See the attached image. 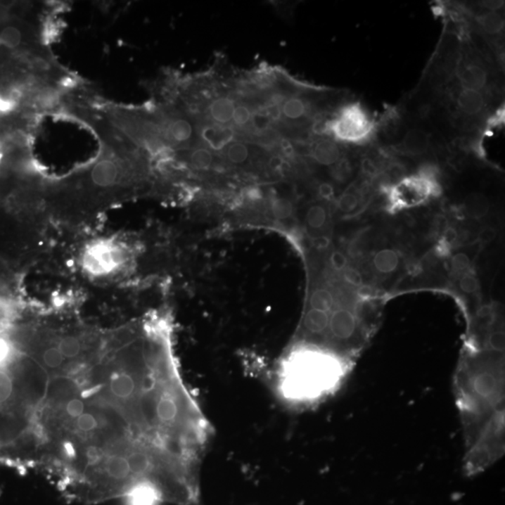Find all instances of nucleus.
<instances>
[{
	"label": "nucleus",
	"instance_id": "1",
	"mask_svg": "<svg viewBox=\"0 0 505 505\" xmlns=\"http://www.w3.org/2000/svg\"><path fill=\"white\" fill-rule=\"evenodd\" d=\"M353 362L320 346L291 343L275 369L274 388L293 408L321 404L340 390Z\"/></svg>",
	"mask_w": 505,
	"mask_h": 505
},
{
	"label": "nucleus",
	"instance_id": "2",
	"mask_svg": "<svg viewBox=\"0 0 505 505\" xmlns=\"http://www.w3.org/2000/svg\"><path fill=\"white\" fill-rule=\"evenodd\" d=\"M504 354L468 349L454 378L465 447L490 425L505 419Z\"/></svg>",
	"mask_w": 505,
	"mask_h": 505
},
{
	"label": "nucleus",
	"instance_id": "3",
	"mask_svg": "<svg viewBox=\"0 0 505 505\" xmlns=\"http://www.w3.org/2000/svg\"><path fill=\"white\" fill-rule=\"evenodd\" d=\"M439 95L451 124L459 132L479 135L486 129L496 96L462 87L455 79Z\"/></svg>",
	"mask_w": 505,
	"mask_h": 505
},
{
	"label": "nucleus",
	"instance_id": "4",
	"mask_svg": "<svg viewBox=\"0 0 505 505\" xmlns=\"http://www.w3.org/2000/svg\"><path fill=\"white\" fill-rule=\"evenodd\" d=\"M376 132V119L359 101H346L326 123V136L348 147H365L373 143Z\"/></svg>",
	"mask_w": 505,
	"mask_h": 505
},
{
	"label": "nucleus",
	"instance_id": "5",
	"mask_svg": "<svg viewBox=\"0 0 505 505\" xmlns=\"http://www.w3.org/2000/svg\"><path fill=\"white\" fill-rule=\"evenodd\" d=\"M384 192L387 195L388 209L391 212L424 205L441 195L438 169L433 164H425L418 172L404 175Z\"/></svg>",
	"mask_w": 505,
	"mask_h": 505
},
{
	"label": "nucleus",
	"instance_id": "6",
	"mask_svg": "<svg viewBox=\"0 0 505 505\" xmlns=\"http://www.w3.org/2000/svg\"><path fill=\"white\" fill-rule=\"evenodd\" d=\"M298 151L314 166L331 169L347 153L349 147L338 143L328 136L312 137L308 141H298Z\"/></svg>",
	"mask_w": 505,
	"mask_h": 505
},
{
	"label": "nucleus",
	"instance_id": "7",
	"mask_svg": "<svg viewBox=\"0 0 505 505\" xmlns=\"http://www.w3.org/2000/svg\"><path fill=\"white\" fill-rule=\"evenodd\" d=\"M385 147L399 158H421L433 151L434 139L430 132L421 127H413L405 132L395 143Z\"/></svg>",
	"mask_w": 505,
	"mask_h": 505
},
{
	"label": "nucleus",
	"instance_id": "8",
	"mask_svg": "<svg viewBox=\"0 0 505 505\" xmlns=\"http://www.w3.org/2000/svg\"><path fill=\"white\" fill-rule=\"evenodd\" d=\"M333 204L317 198L306 204L303 211V222L312 238L328 235L326 232L333 217Z\"/></svg>",
	"mask_w": 505,
	"mask_h": 505
},
{
	"label": "nucleus",
	"instance_id": "9",
	"mask_svg": "<svg viewBox=\"0 0 505 505\" xmlns=\"http://www.w3.org/2000/svg\"><path fill=\"white\" fill-rule=\"evenodd\" d=\"M402 264L401 252L392 248L377 249L370 260L371 271L379 278H387L395 274Z\"/></svg>",
	"mask_w": 505,
	"mask_h": 505
},
{
	"label": "nucleus",
	"instance_id": "10",
	"mask_svg": "<svg viewBox=\"0 0 505 505\" xmlns=\"http://www.w3.org/2000/svg\"><path fill=\"white\" fill-rule=\"evenodd\" d=\"M357 168H359V161L357 162L354 155L347 151L339 162L328 170L331 183L336 186L347 184L354 177Z\"/></svg>",
	"mask_w": 505,
	"mask_h": 505
},
{
	"label": "nucleus",
	"instance_id": "11",
	"mask_svg": "<svg viewBox=\"0 0 505 505\" xmlns=\"http://www.w3.org/2000/svg\"><path fill=\"white\" fill-rule=\"evenodd\" d=\"M118 170L115 164L104 161L98 164L93 172V180L99 186H106L115 183L117 179Z\"/></svg>",
	"mask_w": 505,
	"mask_h": 505
},
{
	"label": "nucleus",
	"instance_id": "12",
	"mask_svg": "<svg viewBox=\"0 0 505 505\" xmlns=\"http://www.w3.org/2000/svg\"><path fill=\"white\" fill-rule=\"evenodd\" d=\"M464 209L470 217L481 219L489 214L490 204L484 196L473 194L465 201Z\"/></svg>",
	"mask_w": 505,
	"mask_h": 505
},
{
	"label": "nucleus",
	"instance_id": "13",
	"mask_svg": "<svg viewBox=\"0 0 505 505\" xmlns=\"http://www.w3.org/2000/svg\"><path fill=\"white\" fill-rule=\"evenodd\" d=\"M458 285L459 289L464 293L473 295L478 293L480 288V283L475 274L472 271H467L465 274L459 275Z\"/></svg>",
	"mask_w": 505,
	"mask_h": 505
},
{
	"label": "nucleus",
	"instance_id": "14",
	"mask_svg": "<svg viewBox=\"0 0 505 505\" xmlns=\"http://www.w3.org/2000/svg\"><path fill=\"white\" fill-rule=\"evenodd\" d=\"M450 271L453 274L461 275L465 272L470 271L471 257L466 252H459L451 257Z\"/></svg>",
	"mask_w": 505,
	"mask_h": 505
},
{
	"label": "nucleus",
	"instance_id": "15",
	"mask_svg": "<svg viewBox=\"0 0 505 505\" xmlns=\"http://www.w3.org/2000/svg\"><path fill=\"white\" fill-rule=\"evenodd\" d=\"M14 394V383L10 374L0 369V405L8 404Z\"/></svg>",
	"mask_w": 505,
	"mask_h": 505
},
{
	"label": "nucleus",
	"instance_id": "16",
	"mask_svg": "<svg viewBox=\"0 0 505 505\" xmlns=\"http://www.w3.org/2000/svg\"><path fill=\"white\" fill-rule=\"evenodd\" d=\"M497 236V232L493 226H485L478 234V241L481 245H489Z\"/></svg>",
	"mask_w": 505,
	"mask_h": 505
},
{
	"label": "nucleus",
	"instance_id": "17",
	"mask_svg": "<svg viewBox=\"0 0 505 505\" xmlns=\"http://www.w3.org/2000/svg\"><path fill=\"white\" fill-rule=\"evenodd\" d=\"M2 39L6 44L10 45V46H15L19 44L20 34L14 28H7V30L3 31Z\"/></svg>",
	"mask_w": 505,
	"mask_h": 505
},
{
	"label": "nucleus",
	"instance_id": "18",
	"mask_svg": "<svg viewBox=\"0 0 505 505\" xmlns=\"http://www.w3.org/2000/svg\"><path fill=\"white\" fill-rule=\"evenodd\" d=\"M458 240V232L456 229L447 228L442 235V242H444L445 246L454 245L456 241Z\"/></svg>",
	"mask_w": 505,
	"mask_h": 505
},
{
	"label": "nucleus",
	"instance_id": "19",
	"mask_svg": "<svg viewBox=\"0 0 505 505\" xmlns=\"http://www.w3.org/2000/svg\"><path fill=\"white\" fill-rule=\"evenodd\" d=\"M11 354V346L4 338L0 337V364L7 362Z\"/></svg>",
	"mask_w": 505,
	"mask_h": 505
},
{
	"label": "nucleus",
	"instance_id": "20",
	"mask_svg": "<svg viewBox=\"0 0 505 505\" xmlns=\"http://www.w3.org/2000/svg\"><path fill=\"white\" fill-rule=\"evenodd\" d=\"M13 101L0 96V113H7L8 110L13 109Z\"/></svg>",
	"mask_w": 505,
	"mask_h": 505
}]
</instances>
